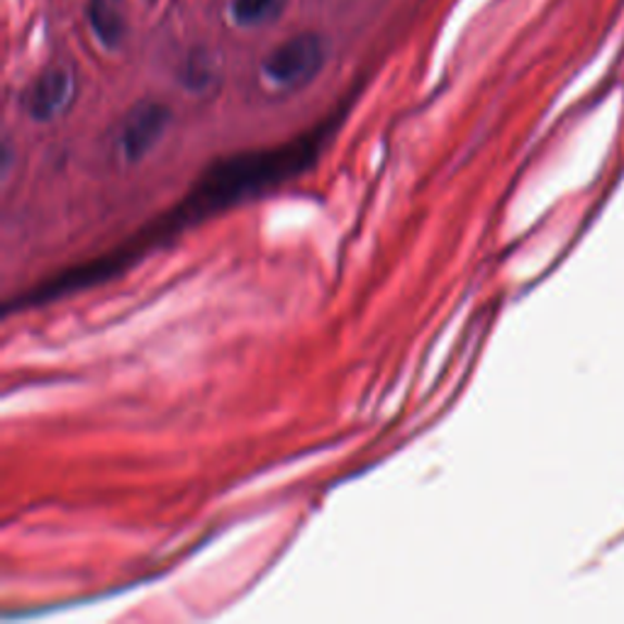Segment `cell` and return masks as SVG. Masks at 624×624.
<instances>
[{
    "mask_svg": "<svg viewBox=\"0 0 624 624\" xmlns=\"http://www.w3.org/2000/svg\"><path fill=\"white\" fill-rule=\"evenodd\" d=\"M329 127L332 123L296 139V142L217 161L196 180L194 188L188 190L178 205L164 213V217L154 220L152 225L135 233V237L105 251L103 257L66 269L54 278L45 280V284L29 288L23 298L15 300V305H10V310H27L35 305L54 303V300L78 294V290L105 284V280L120 276V271L135 266L152 249L174 239L178 233H184L186 227L203 223L205 217L220 213V210L233 208L241 203V200L266 194V190L296 178L317 159L322 145L329 137Z\"/></svg>",
    "mask_w": 624,
    "mask_h": 624,
    "instance_id": "cell-1",
    "label": "cell"
},
{
    "mask_svg": "<svg viewBox=\"0 0 624 624\" xmlns=\"http://www.w3.org/2000/svg\"><path fill=\"white\" fill-rule=\"evenodd\" d=\"M327 59L325 39L315 33H300L280 42L264 59V76L278 88H300L320 74Z\"/></svg>",
    "mask_w": 624,
    "mask_h": 624,
    "instance_id": "cell-2",
    "label": "cell"
},
{
    "mask_svg": "<svg viewBox=\"0 0 624 624\" xmlns=\"http://www.w3.org/2000/svg\"><path fill=\"white\" fill-rule=\"evenodd\" d=\"M171 108L159 100H142L123 117L117 129V157L125 164H139L161 142L171 125Z\"/></svg>",
    "mask_w": 624,
    "mask_h": 624,
    "instance_id": "cell-3",
    "label": "cell"
},
{
    "mask_svg": "<svg viewBox=\"0 0 624 624\" xmlns=\"http://www.w3.org/2000/svg\"><path fill=\"white\" fill-rule=\"evenodd\" d=\"M76 96L74 74L64 66H52L37 76L33 88L27 90L25 108L35 123H52L66 113Z\"/></svg>",
    "mask_w": 624,
    "mask_h": 624,
    "instance_id": "cell-4",
    "label": "cell"
},
{
    "mask_svg": "<svg viewBox=\"0 0 624 624\" xmlns=\"http://www.w3.org/2000/svg\"><path fill=\"white\" fill-rule=\"evenodd\" d=\"M90 29L98 42L108 49H117L127 37V17L117 0H90L88 5Z\"/></svg>",
    "mask_w": 624,
    "mask_h": 624,
    "instance_id": "cell-5",
    "label": "cell"
},
{
    "mask_svg": "<svg viewBox=\"0 0 624 624\" xmlns=\"http://www.w3.org/2000/svg\"><path fill=\"white\" fill-rule=\"evenodd\" d=\"M284 0H233V20L241 27H261L280 15Z\"/></svg>",
    "mask_w": 624,
    "mask_h": 624,
    "instance_id": "cell-6",
    "label": "cell"
},
{
    "mask_svg": "<svg viewBox=\"0 0 624 624\" xmlns=\"http://www.w3.org/2000/svg\"><path fill=\"white\" fill-rule=\"evenodd\" d=\"M215 80V59L203 49L190 54L184 66V84L188 90H205Z\"/></svg>",
    "mask_w": 624,
    "mask_h": 624,
    "instance_id": "cell-7",
    "label": "cell"
}]
</instances>
